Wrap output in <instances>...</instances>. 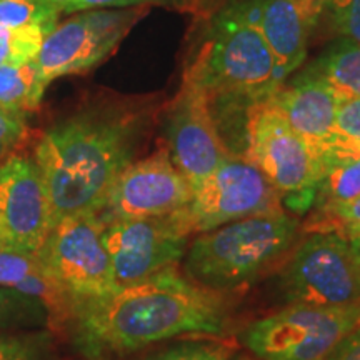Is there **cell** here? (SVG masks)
Here are the masks:
<instances>
[{
  "label": "cell",
  "instance_id": "5b68a950",
  "mask_svg": "<svg viewBox=\"0 0 360 360\" xmlns=\"http://www.w3.org/2000/svg\"><path fill=\"white\" fill-rule=\"evenodd\" d=\"M103 225L98 214L60 219L37 252L40 267L64 299L69 317L80 305L119 287L103 244Z\"/></svg>",
  "mask_w": 360,
  "mask_h": 360
},
{
  "label": "cell",
  "instance_id": "cb8c5ba5",
  "mask_svg": "<svg viewBox=\"0 0 360 360\" xmlns=\"http://www.w3.org/2000/svg\"><path fill=\"white\" fill-rule=\"evenodd\" d=\"M51 34L40 27L0 29V69L22 65L37 58L44 39Z\"/></svg>",
  "mask_w": 360,
  "mask_h": 360
},
{
  "label": "cell",
  "instance_id": "30bf717a",
  "mask_svg": "<svg viewBox=\"0 0 360 360\" xmlns=\"http://www.w3.org/2000/svg\"><path fill=\"white\" fill-rule=\"evenodd\" d=\"M103 224V244L119 287L175 267L187 254L188 237L192 236L182 210L167 217L122 219Z\"/></svg>",
  "mask_w": 360,
  "mask_h": 360
},
{
  "label": "cell",
  "instance_id": "4fadbf2b",
  "mask_svg": "<svg viewBox=\"0 0 360 360\" xmlns=\"http://www.w3.org/2000/svg\"><path fill=\"white\" fill-rule=\"evenodd\" d=\"M53 227L51 200L34 159L0 164V250L37 254Z\"/></svg>",
  "mask_w": 360,
  "mask_h": 360
},
{
  "label": "cell",
  "instance_id": "4dcf8cb0",
  "mask_svg": "<svg viewBox=\"0 0 360 360\" xmlns=\"http://www.w3.org/2000/svg\"><path fill=\"white\" fill-rule=\"evenodd\" d=\"M323 360H360V326L342 337Z\"/></svg>",
  "mask_w": 360,
  "mask_h": 360
},
{
  "label": "cell",
  "instance_id": "4316f807",
  "mask_svg": "<svg viewBox=\"0 0 360 360\" xmlns=\"http://www.w3.org/2000/svg\"><path fill=\"white\" fill-rule=\"evenodd\" d=\"M321 232H337L345 238L360 232V195L355 199L317 210Z\"/></svg>",
  "mask_w": 360,
  "mask_h": 360
},
{
  "label": "cell",
  "instance_id": "83f0119b",
  "mask_svg": "<svg viewBox=\"0 0 360 360\" xmlns=\"http://www.w3.org/2000/svg\"><path fill=\"white\" fill-rule=\"evenodd\" d=\"M330 24L344 40L360 45V0H327Z\"/></svg>",
  "mask_w": 360,
  "mask_h": 360
},
{
  "label": "cell",
  "instance_id": "d4e9b609",
  "mask_svg": "<svg viewBox=\"0 0 360 360\" xmlns=\"http://www.w3.org/2000/svg\"><path fill=\"white\" fill-rule=\"evenodd\" d=\"M349 155H360V97L339 103L334 125V141L326 162L332 157Z\"/></svg>",
  "mask_w": 360,
  "mask_h": 360
},
{
  "label": "cell",
  "instance_id": "7a4b0ae2",
  "mask_svg": "<svg viewBox=\"0 0 360 360\" xmlns=\"http://www.w3.org/2000/svg\"><path fill=\"white\" fill-rule=\"evenodd\" d=\"M146 115L132 105H90L45 130L35 164L47 188L53 224L98 214L112 184L134 162Z\"/></svg>",
  "mask_w": 360,
  "mask_h": 360
},
{
  "label": "cell",
  "instance_id": "9a60e30c",
  "mask_svg": "<svg viewBox=\"0 0 360 360\" xmlns=\"http://www.w3.org/2000/svg\"><path fill=\"white\" fill-rule=\"evenodd\" d=\"M269 101L290 127L309 143L323 167L330 154L335 115L339 109V101L330 89L321 80L302 74L294 82L278 85L269 96Z\"/></svg>",
  "mask_w": 360,
  "mask_h": 360
},
{
  "label": "cell",
  "instance_id": "ac0fdd59",
  "mask_svg": "<svg viewBox=\"0 0 360 360\" xmlns=\"http://www.w3.org/2000/svg\"><path fill=\"white\" fill-rule=\"evenodd\" d=\"M304 74L321 80L326 87L345 102L360 97V45L340 40L314 62Z\"/></svg>",
  "mask_w": 360,
  "mask_h": 360
},
{
  "label": "cell",
  "instance_id": "3957f363",
  "mask_svg": "<svg viewBox=\"0 0 360 360\" xmlns=\"http://www.w3.org/2000/svg\"><path fill=\"white\" fill-rule=\"evenodd\" d=\"M188 82L215 101L252 105L269 97L283 80L272 52L250 17L249 0H232L215 13L191 64Z\"/></svg>",
  "mask_w": 360,
  "mask_h": 360
},
{
  "label": "cell",
  "instance_id": "8fae6325",
  "mask_svg": "<svg viewBox=\"0 0 360 360\" xmlns=\"http://www.w3.org/2000/svg\"><path fill=\"white\" fill-rule=\"evenodd\" d=\"M137 17V11L98 8L57 24L44 39L35 58L40 82L47 89L52 80L101 64L125 37Z\"/></svg>",
  "mask_w": 360,
  "mask_h": 360
},
{
  "label": "cell",
  "instance_id": "8992f818",
  "mask_svg": "<svg viewBox=\"0 0 360 360\" xmlns=\"http://www.w3.org/2000/svg\"><path fill=\"white\" fill-rule=\"evenodd\" d=\"M244 157L262 172L295 212H305L315 200L322 162L290 127L269 97L247 109Z\"/></svg>",
  "mask_w": 360,
  "mask_h": 360
},
{
  "label": "cell",
  "instance_id": "2e32d148",
  "mask_svg": "<svg viewBox=\"0 0 360 360\" xmlns=\"http://www.w3.org/2000/svg\"><path fill=\"white\" fill-rule=\"evenodd\" d=\"M250 17L272 52L282 80L307 57L310 29L315 20L300 0H249Z\"/></svg>",
  "mask_w": 360,
  "mask_h": 360
},
{
  "label": "cell",
  "instance_id": "ba28073f",
  "mask_svg": "<svg viewBox=\"0 0 360 360\" xmlns=\"http://www.w3.org/2000/svg\"><path fill=\"white\" fill-rule=\"evenodd\" d=\"M281 287L292 304L337 307L360 302V269L347 238L337 232L310 233L285 259Z\"/></svg>",
  "mask_w": 360,
  "mask_h": 360
},
{
  "label": "cell",
  "instance_id": "836d02e7",
  "mask_svg": "<svg viewBox=\"0 0 360 360\" xmlns=\"http://www.w3.org/2000/svg\"><path fill=\"white\" fill-rule=\"evenodd\" d=\"M231 360H254V359H250L249 355H236V357H231Z\"/></svg>",
  "mask_w": 360,
  "mask_h": 360
},
{
  "label": "cell",
  "instance_id": "e575fe53",
  "mask_svg": "<svg viewBox=\"0 0 360 360\" xmlns=\"http://www.w3.org/2000/svg\"><path fill=\"white\" fill-rule=\"evenodd\" d=\"M326 2H327V0H326ZM323 7H326V6H323Z\"/></svg>",
  "mask_w": 360,
  "mask_h": 360
},
{
  "label": "cell",
  "instance_id": "d6986e66",
  "mask_svg": "<svg viewBox=\"0 0 360 360\" xmlns=\"http://www.w3.org/2000/svg\"><path fill=\"white\" fill-rule=\"evenodd\" d=\"M44 94L35 60L0 69V109L25 115L37 109Z\"/></svg>",
  "mask_w": 360,
  "mask_h": 360
},
{
  "label": "cell",
  "instance_id": "d6a6232c",
  "mask_svg": "<svg viewBox=\"0 0 360 360\" xmlns=\"http://www.w3.org/2000/svg\"><path fill=\"white\" fill-rule=\"evenodd\" d=\"M347 240H349L350 250H352V254H354L355 262H357L359 269H360V232H357V233H354V236L347 237Z\"/></svg>",
  "mask_w": 360,
  "mask_h": 360
},
{
  "label": "cell",
  "instance_id": "44dd1931",
  "mask_svg": "<svg viewBox=\"0 0 360 360\" xmlns=\"http://www.w3.org/2000/svg\"><path fill=\"white\" fill-rule=\"evenodd\" d=\"M52 321V314L44 300L22 294L19 290L0 287V328L24 330L44 328Z\"/></svg>",
  "mask_w": 360,
  "mask_h": 360
},
{
  "label": "cell",
  "instance_id": "52a82bcc",
  "mask_svg": "<svg viewBox=\"0 0 360 360\" xmlns=\"http://www.w3.org/2000/svg\"><path fill=\"white\" fill-rule=\"evenodd\" d=\"M359 326L360 302L337 307L292 304L250 323L242 342L260 360H323Z\"/></svg>",
  "mask_w": 360,
  "mask_h": 360
},
{
  "label": "cell",
  "instance_id": "603a6c76",
  "mask_svg": "<svg viewBox=\"0 0 360 360\" xmlns=\"http://www.w3.org/2000/svg\"><path fill=\"white\" fill-rule=\"evenodd\" d=\"M51 332L40 328L0 330V360H49Z\"/></svg>",
  "mask_w": 360,
  "mask_h": 360
},
{
  "label": "cell",
  "instance_id": "7c38bea8",
  "mask_svg": "<svg viewBox=\"0 0 360 360\" xmlns=\"http://www.w3.org/2000/svg\"><path fill=\"white\" fill-rule=\"evenodd\" d=\"M192 199V186L179 172L169 150L130 162L112 184L98 212L103 222L122 219H155L177 214Z\"/></svg>",
  "mask_w": 360,
  "mask_h": 360
},
{
  "label": "cell",
  "instance_id": "6da1fadb",
  "mask_svg": "<svg viewBox=\"0 0 360 360\" xmlns=\"http://www.w3.org/2000/svg\"><path fill=\"white\" fill-rule=\"evenodd\" d=\"M227 307L219 292L172 267L80 305L70 319L80 352L102 360L180 335H220L227 328Z\"/></svg>",
  "mask_w": 360,
  "mask_h": 360
},
{
  "label": "cell",
  "instance_id": "ffe728a7",
  "mask_svg": "<svg viewBox=\"0 0 360 360\" xmlns=\"http://www.w3.org/2000/svg\"><path fill=\"white\" fill-rule=\"evenodd\" d=\"M360 195V155L332 157L323 165L314 204L317 210L344 204Z\"/></svg>",
  "mask_w": 360,
  "mask_h": 360
},
{
  "label": "cell",
  "instance_id": "7402d4cb",
  "mask_svg": "<svg viewBox=\"0 0 360 360\" xmlns=\"http://www.w3.org/2000/svg\"><path fill=\"white\" fill-rule=\"evenodd\" d=\"M60 12L42 0H0V29L40 27L52 32Z\"/></svg>",
  "mask_w": 360,
  "mask_h": 360
},
{
  "label": "cell",
  "instance_id": "9c48e42d",
  "mask_svg": "<svg viewBox=\"0 0 360 360\" xmlns=\"http://www.w3.org/2000/svg\"><path fill=\"white\" fill-rule=\"evenodd\" d=\"M277 210H283V205L276 187L244 155L231 154L192 188V199L182 212L192 233H202Z\"/></svg>",
  "mask_w": 360,
  "mask_h": 360
},
{
  "label": "cell",
  "instance_id": "f1b7e54d",
  "mask_svg": "<svg viewBox=\"0 0 360 360\" xmlns=\"http://www.w3.org/2000/svg\"><path fill=\"white\" fill-rule=\"evenodd\" d=\"M49 6L56 8L57 12H85L98 11V8H125L139 7L142 4L162 2V0H42Z\"/></svg>",
  "mask_w": 360,
  "mask_h": 360
},
{
  "label": "cell",
  "instance_id": "1f68e13d",
  "mask_svg": "<svg viewBox=\"0 0 360 360\" xmlns=\"http://www.w3.org/2000/svg\"><path fill=\"white\" fill-rule=\"evenodd\" d=\"M305 11L309 12V15L317 22L319 15L323 12V6H326V0H300Z\"/></svg>",
  "mask_w": 360,
  "mask_h": 360
},
{
  "label": "cell",
  "instance_id": "277c9868",
  "mask_svg": "<svg viewBox=\"0 0 360 360\" xmlns=\"http://www.w3.org/2000/svg\"><path fill=\"white\" fill-rule=\"evenodd\" d=\"M299 232V220L285 210L202 232L187 249L186 276L219 294L242 289L289 257Z\"/></svg>",
  "mask_w": 360,
  "mask_h": 360
},
{
  "label": "cell",
  "instance_id": "5bb4252c",
  "mask_svg": "<svg viewBox=\"0 0 360 360\" xmlns=\"http://www.w3.org/2000/svg\"><path fill=\"white\" fill-rule=\"evenodd\" d=\"M169 155L192 188L199 186L231 155L219 132L209 97L182 82L167 115Z\"/></svg>",
  "mask_w": 360,
  "mask_h": 360
},
{
  "label": "cell",
  "instance_id": "e0dca14e",
  "mask_svg": "<svg viewBox=\"0 0 360 360\" xmlns=\"http://www.w3.org/2000/svg\"><path fill=\"white\" fill-rule=\"evenodd\" d=\"M0 287L19 290L22 294L44 300L51 310L52 321L53 317L69 315L62 295L45 277L37 254L0 250Z\"/></svg>",
  "mask_w": 360,
  "mask_h": 360
},
{
  "label": "cell",
  "instance_id": "f546056e",
  "mask_svg": "<svg viewBox=\"0 0 360 360\" xmlns=\"http://www.w3.org/2000/svg\"><path fill=\"white\" fill-rule=\"evenodd\" d=\"M25 134V115L0 109V160L11 154L12 148Z\"/></svg>",
  "mask_w": 360,
  "mask_h": 360
},
{
  "label": "cell",
  "instance_id": "484cf974",
  "mask_svg": "<svg viewBox=\"0 0 360 360\" xmlns=\"http://www.w3.org/2000/svg\"><path fill=\"white\" fill-rule=\"evenodd\" d=\"M232 347L217 340H187L143 360H231Z\"/></svg>",
  "mask_w": 360,
  "mask_h": 360
}]
</instances>
